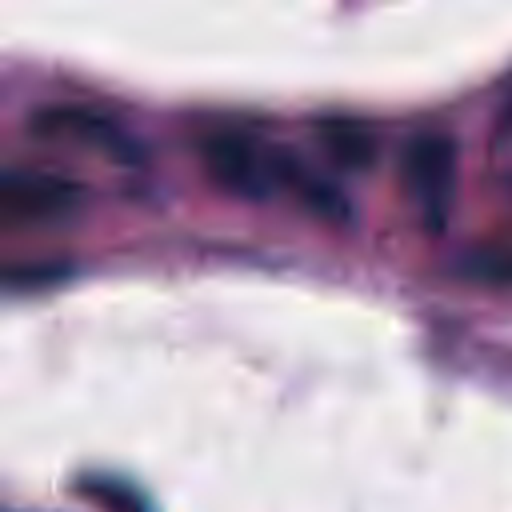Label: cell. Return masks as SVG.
<instances>
[{"instance_id":"6da1fadb","label":"cell","mask_w":512,"mask_h":512,"mask_svg":"<svg viewBox=\"0 0 512 512\" xmlns=\"http://www.w3.org/2000/svg\"><path fill=\"white\" fill-rule=\"evenodd\" d=\"M400 176L408 188L412 208L420 212V220L436 232L444 228L448 212H452V192H456V144L444 132H420L408 140L404 160H400Z\"/></svg>"},{"instance_id":"7a4b0ae2","label":"cell","mask_w":512,"mask_h":512,"mask_svg":"<svg viewBox=\"0 0 512 512\" xmlns=\"http://www.w3.org/2000/svg\"><path fill=\"white\" fill-rule=\"evenodd\" d=\"M200 160L208 168V176L244 200H268L280 184H276V160L280 152L264 148L260 140L244 136V132H208L200 140Z\"/></svg>"},{"instance_id":"3957f363","label":"cell","mask_w":512,"mask_h":512,"mask_svg":"<svg viewBox=\"0 0 512 512\" xmlns=\"http://www.w3.org/2000/svg\"><path fill=\"white\" fill-rule=\"evenodd\" d=\"M84 188L60 172L40 168H0V228L48 224L76 212Z\"/></svg>"},{"instance_id":"277c9868","label":"cell","mask_w":512,"mask_h":512,"mask_svg":"<svg viewBox=\"0 0 512 512\" xmlns=\"http://www.w3.org/2000/svg\"><path fill=\"white\" fill-rule=\"evenodd\" d=\"M320 144L344 164V168H368L372 156H376V140L364 124L356 120H324L320 128Z\"/></svg>"},{"instance_id":"5b68a950","label":"cell","mask_w":512,"mask_h":512,"mask_svg":"<svg viewBox=\"0 0 512 512\" xmlns=\"http://www.w3.org/2000/svg\"><path fill=\"white\" fill-rule=\"evenodd\" d=\"M40 128L44 132H68V136H84V140H96L104 148H116L120 144V132L100 120V116H88V112H76V108H56V112H44L40 116Z\"/></svg>"},{"instance_id":"8992f818","label":"cell","mask_w":512,"mask_h":512,"mask_svg":"<svg viewBox=\"0 0 512 512\" xmlns=\"http://www.w3.org/2000/svg\"><path fill=\"white\" fill-rule=\"evenodd\" d=\"M88 500H96L104 512H152L148 500L128 484V480H108V476H88L80 484Z\"/></svg>"}]
</instances>
